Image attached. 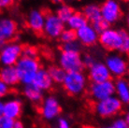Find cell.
<instances>
[{
    "mask_svg": "<svg viewBox=\"0 0 129 128\" xmlns=\"http://www.w3.org/2000/svg\"><path fill=\"white\" fill-rule=\"evenodd\" d=\"M99 43L106 50L127 52L129 51V33L125 30L108 28L99 34Z\"/></svg>",
    "mask_w": 129,
    "mask_h": 128,
    "instance_id": "obj_1",
    "label": "cell"
},
{
    "mask_svg": "<svg viewBox=\"0 0 129 128\" xmlns=\"http://www.w3.org/2000/svg\"><path fill=\"white\" fill-rule=\"evenodd\" d=\"M63 88L71 96H80L85 93L88 87V78L82 71L67 73L63 81Z\"/></svg>",
    "mask_w": 129,
    "mask_h": 128,
    "instance_id": "obj_2",
    "label": "cell"
},
{
    "mask_svg": "<svg viewBox=\"0 0 129 128\" xmlns=\"http://www.w3.org/2000/svg\"><path fill=\"white\" fill-rule=\"evenodd\" d=\"M18 72L20 82L24 85L32 84L38 71L41 68L38 58H26L22 57L15 65Z\"/></svg>",
    "mask_w": 129,
    "mask_h": 128,
    "instance_id": "obj_3",
    "label": "cell"
},
{
    "mask_svg": "<svg viewBox=\"0 0 129 128\" xmlns=\"http://www.w3.org/2000/svg\"><path fill=\"white\" fill-rule=\"evenodd\" d=\"M123 103L115 95L98 102H94V109L97 115L104 119L115 117L123 110Z\"/></svg>",
    "mask_w": 129,
    "mask_h": 128,
    "instance_id": "obj_4",
    "label": "cell"
},
{
    "mask_svg": "<svg viewBox=\"0 0 129 128\" xmlns=\"http://www.w3.org/2000/svg\"><path fill=\"white\" fill-rule=\"evenodd\" d=\"M23 46L18 42H7L0 50V64L2 67H14L22 57Z\"/></svg>",
    "mask_w": 129,
    "mask_h": 128,
    "instance_id": "obj_5",
    "label": "cell"
},
{
    "mask_svg": "<svg viewBox=\"0 0 129 128\" xmlns=\"http://www.w3.org/2000/svg\"><path fill=\"white\" fill-rule=\"evenodd\" d=\"M62 112L61 104L55 95H47L39 105V113L46 121H53L58 119Z\"/></svg>",
    "mask_w": 129,
    "mask_h": 128,
    "instance_id": "obj_6",
    "label": "cell"
},
{
    "mask_svg": "<svg viewBox=\"0 0 129 128\" xmlns=\"http://www.w3.org/2000/svg\"><path fill=\"white\" fill-rule=\"evenodd\" d=\"M59 67H61L67 73L83 71L84 65L80 52L62 51L58 58Z\"/></svg>",
    "mask_w": 129,
    "mask_h": 128,
    "instance_id": "obj_7",
    "label": "cell"
},
{
    "mask_svg": "<svg viewBox=\"0 0 129 128\" xmlns=\"http://www.w3.org/2000/svg\"><path fill=\"white\" fill-rule=\"evenodd\" d=\"M105 65L110 71L111 77L116 79L123 78L128 73V63L125 58L119 53H111L108 55Z\"/></svg>",
    "mask_w": 129,
    "mask_h": 128,
    "instance_id": "obj_8",
    "label": "cell"
},
{
    "mask_svg": "<svg viewBox=\"0 0 129 128\" xmlns=\"http://www.w3.org/2000/svg\"><path fill=\"white\" fill-rule=\"evenodd\" d=\"M89 94L94 102H98L115 95L114 81L110 80L99 83H91L89 86Z\"/></svg>",
    "mask_w": 129,
    "mask_h": 128,
    "instance_id": "obj_9",
    "label": "cell"
},
{
    "mask_svg": "<svg viewBox=\"0 0 129 128\" xmlns=\"http://www.w3.org/2000/svg\"><path fill=\"white\" fill-rule=\"evenodd\" d=\"M101 18L109 24L116 22L121 18L122 9L117 0H105L100 6Z\"/></svg>",
    "mask_w": 129,
    "mask_h": 128,
    "instance_id": "obj_10",
    "label": "cell"
},
{
    "mask_svg": "<svg viewBox=\"0 0 129 128\" xmlns=\"http://www.w3.org/2000/svg\"><path fill=\"white\" fill-rule=\"evenodd\" d=\"M64 30V22L56 14L49 13L46 15L43 32L50 39H58Z\"/></svg>",
    "mask_w": 129,
    "mask_h": 128,
    "instance_id": "obj_11",
    "label": "cell"
},
{
    "mask_svg": "<svg viewBox=\"0 0 129 128\" xmlns=\"http://www.w3.org/2000/svg\"><path fill=\"white\" fill-rule=\"evenodd\" d=\"M88 80L92 83H99L111 80V75L103 62H95L88 68Z\"/></svg>",
    "mask_w": 129,
    "mask_h": 128,
    "instance_id": "obj_12",
    "label": "cell"
},
{
    "mask_svg": "<svg viewBox=\"0 0 129 128\" xmlns=\"http://www.w3.org/2000/svg\"><path fill=\"white\" fill-rule=\"evenodd\" d=\"M77 40L81 44V46H93L98 41L99 34L94 29L92 24L88 23L81 29L76 31Z\"/></svg>",
    "mask_w": 129,
    "mask_h": 128,
    "instance_id": "obj_13",
    "label": "cell"
},
{
    "mask_svg": "<svg viewBox=\"0 0 129 128\" xmlns=\"http://www.w3.org/2000/svg\"><path fill=\"white\" fill-rule=\"evenodd\" d=\"M18 25L14 20L9 17L0 18V39L7 43L10 42L17 34Z\"/></svg>",
    "mask_w": 129,
    "mask_h": 128,
    "instance_id": "obj_14",
    "label": "cell"
},
{
    "mask_svg": "<svg viewBox=\"0 0 129 128\" xmlns=\"http://www.w3.org/2000/svg\"><path fill=\"white\" fill-rule=\"evenodd\" d=\"M23 101L20 98H10L4 102V116L16 121L23 113Z\"/></svg>",
    "mask_w": 129,
    "mask_h": 128,
    "instance_id": "obj_15",
    "label": "cell"
},
{
    "mask_svg": "<svg viewBox=\"0 0 129 128\" xmlns=\"http://www.w3.org/2000/svg\"><path fill=\"white\" fill-rule=\"evenodd\" d=\"M45 18L46 15L41 10L34 9V10H30L27 15V25L34 32H41L43 31Z\"/></svg>",
    "mask_w": 129,
    "mask_h": 128,
    "instance_id": "obj_16",
    "label": "cell"
},
{
    "mask_svg": "<svg viewBox=\"0 0 129 128\" xmlns=\"http://www.w3.org/2000/svg\"><path fill=\"white\" fill-rule=\"evenodd\" d=\"M33 84L41 90L42 92H47L52 89L54 82L52 80L48 70L45 68H40L33 80Z\"/></svg>",
    "mask_w": 129,
    "mask_h": 128,
    "instance_id": "obj_17",
    "label": "cell"
},
{
    "mask_svg": "<svg viewBox=\"0 0 129 128\" xmlns=\"http://www.w3.org/2000/svg\"><path fill=\"white\" fill-rule=\"evenodd\" d=\"M0 80L10 87L16 86L20 83V79L16 67H2L0 68Z\"/></svg>",
    "mask_w": 129,
    "mask_h": 128,
    "instance_id": "obj_18",
    "label": "cell"
},
{
    "mask_svg": "<svg viewBox=\"0 0 129 128\" xmlns=\"http://www.w3.org/2000/svg\"><path fill=\"white\" fill-rule=\"evenodd\" d=\"M115 96L123 103V105H129V81L124 78L117 79L114 81Z\"/></svg>",
    "mask_w": 129,
    "mask_h": 128,
    "instance_id": "obj_19",
    "label": "cell"
},
{
    "mask_svg": "<svg viewBox=\"0 0 129 128\" xmlns=\"http://www.w3.org/2000/svg\"><path fill=\"white\" fill-rule=\"evenodd\" d=\"M23 94L29 102L35 105H40L42 100L44 99V92H42L33 83L23 86Z\"/></svg>",
    "mask_w": 129,
    "mask_h": 128,
    "instance_id": "obj_20",
    "label": "cell"
},
{
    "mask_svg": "<svg viewBox=\"0 0 129 128\" xmlns=\"http://www.w3.org/2000/svg\"><path fill=\"white\" fill-rule=\"evenodd\" d=\"M66 23H67V25L68 26L69 29L77 31L79 29H81V27H83L84 25L88 24L89 22H88V20L85 18V16L82 13L74 12Z\"/></svg>",
    "mask_w": 129,
    "mask_h": 128,
    "instance_id": "obj_21",
    "label": "cell"
},
{
    "mask_svg": "<svg viewBox=\"0 0 129 128\" xmlns=\"http://www.w3.org/2000/svg\"><path fill=\"white\" fill-rule=\"evenodd\" d=\"M85 18L88 20V22H91V23L97 19H99L101 17V10H100V6L97 4L91 3L88 4L83 8V11H82Z\"/></svg>",
    "mask_w": 129,
    "mask_h": 128,
    "instance_id": "obj_22",
    "label": "cell"
},
{
    "mask_svg": "<svg viewBox=\"0 0 129 128\" xmlns=\"http://www.w3.org/2000/svg\"><path fill=\"white\" fill-rule=\"evenodd\" d=\"M50 76L52 78V80H53V82L56 84H62L64 81L67 72L59 66L56 65H52L47 68Z\"/></svg>",
    "mask_w": 129,
    "mask_h": 128,
    "instance_id": "obj_23",
    "label": "cell"
},
{
    "mask_svg": "<svg viewBox=\"0 0 129 128\" xmlns=\"http://www.w3.org/2000/svg\"><path fill=\"white\" fill-rule=\"evenodd\" d=\"M74 12H75L74 10L70 6L62 4V5H60L58 7V9L56 10V13L55 14L57 15V17H58L59 19H61L66 23Z\"/></svg>",
    "mask_w": 129,
    "mask_h": 128,
    "instance_id": "obj_24",
    "label": "cell"
},
{
    "mask_svg": "<svg viewBox=\"0 0 129 128\" xmlns=\"http://www.w3.org/2000/svg\"><path fill=\"white\" fill-rule=\"evenodd\" d=\"M60 40L62 41V43H68V42L74 41V40H77V34H76V31L72 30V29L69 28H64V30L62 32V34L59 37Z\"/></svg>",
    "mask_w": 129,
    "mask_h": 128,
    "instance_id": "obj_25",
    "label": "cell"
},
{
    "mask_svg": "<svg viewBox=\"0 0 129 128\" xmlns=\"http://www.w3.org/2000/svg\"><path fill=\"white\" fill-rule=\"evenodd\" d=\"M63 51H69V52H80L81 50V44L78 40L64 43L62 46Z\"/></svg>",
    "mask_w": 129,
    "mask_h": 128,
    "instance_id": "obj_26",
    "label": "cell"
},
{
    "mask_svg": "<svg viewBox=\"0 0 129 128\" xmlns=\"http://www.w3.org/2000/svg\"><path fill=\"white\" fill-rule=\"evenodd\" d=\"M91 24H92V26L94 27V29L98 33V34H101V33L104 32L105 30H107L108 28H110V24H109L105 20L102 19L101 17H100L99 19H97L96 21L93 22Z\"/></svg>",
    "mask_w": 129,
    "mask_h": 128,
    "instance_id": "obj_27",
    "label": "cell"
},
{
    "mask_svg": "<svg viewBox=\"0 0 129 128\" xmlns=\"http://www.w3.org/2000/svg\"><path fill=\"white\" fill-rule=\"evenodd\" d=\"M22 56L26 58H38V51L33 46H23Z\"/></svg>",
    "mask_w": 129,
    "mask_h": 128,
    "instance_id": "obj_28",
    "label": "cell"
},
{
    "mask_svg": "<svg viewBox=\"0 0 129 128\" xmlns=\"http://www.w3.org/2000/svg\"><path fill=\"white\" fill-rule=\"evenodd\" d=\"M109 127L110 128H129L123 117L116 118L111 123H110V125H109Z\"/></svg>",
    "mask_w": 129,
    "mask_h": 128,
    "instance_id": "obj_29",
    "label": "cell"
},
{
    "mask_svg": "<svg viewBox=\"0 0 129 128\" xmlns=\"http://www.w3.org/2000/svg\"><path fill=\"white\" fill-rule=\"evenodd\" d=\"M14 122V120L3 115L0 117V128H13Z\"/></svg>",
    "mask_w": 129,
    "mask_h": 128,
    "instance_id": "obj_30",
    "label": "cell"
},
{
    "mask_svg": "<svg viewBox=\"0 0 129 128\" xmlns=\"http://www.w3.org/2000/svg\"><path fill=\"white\" fill-rule=\"evenodd\" d=\"M82 62H83V65H84V67H87V68H89V67H91L95 63V59H94V57L93 56V55L91 54H85L82 57Z\"/></svg>",
    "mask_w": 129,
    "mask_h": 128,
    "instance_id": "obj_31",
    "label": "cell"
},
{
    "mask_svg": "<svg viewBox=\"0 0 129 128\" xmlns=\"http://www.w3.org/2000/svg\"><path fill=\"white\" fill-rule=\"evenodd\" d=\"M10 92V88L7 84H5L2 81L0 80V100H2L4 97H6Z\"/></svg>",
    "mask_w": 129,
    "mask_h": 128,
    "instance_id": "obj_32",
    "label": "cell"
},
{
    "mask_svg": "<svg viewBox=\"0 0 129 128\" xmlns=\"http://www.w3.org/2000/svg\"><path fill=\"white\" fill-rule=\"evenodd\" d=\"M57 128H71V124L67 118L59 117L57 119Z\"/></svg>",
    "mask_w": 129,
    "mask_h": 128,
    "instance_id": "obj_33",
    "label": "cell"
},
{
    "mask_svg": "<svg viewBox=\"0 0 129 128\" xmlns=\"http://www.w3.org/2000/svg\"><path fill=\"white\" fill-rule=\"evenodd\" d=\"M14 3V0H0V10H5L11 7Z\"/></svg>",
    "mask_w": 129,
    "mask_h": 128,
    "instance_id": "obj_34",
    "label": "cell"
},
{
    "mask_svg": "<svg viewBox=\"0 0 129 128\" xmlns=\"http://www.w3.org/2000/svg\"><path fill=\"white\" fill-rule=\"evenodd\" d=\"M13 128H25V127H24V124H23V122H22V121H20V120H16V121L14 122Z\"/></svg>",
    "mask_w": 129,
    "mask_h": 128,
    "instance_id": "obj_35",
    "label": "cell"
},
{
    "mask_svg": "<svg viewBox=\"0 0 129 128\" xmlns=\"http://www.w3.org/2000/svg\"><path fill=\"white\" fill-rule=\"evenodd\" d=\"M4 115V101L0 100V117Z\"/></svg>",
    "mask_w": 129,
    "mask_h": 128,
    "instance_id": "obj_36",
    "label": "cell"
},
{
    "mask_svg": "<svg viewBox=\"0 0 129 128\" xmlns=\"http://www.w3.org/2000/svg\"><path fill=\"white\" fill-rule=\"evenodd\" d=\"M124 120H125V122H126V123H127V125H128V127H129V111H127L124 114Z\"/></svg>",
    "mask_w": 129,
    "mask_h": 128,
    "instance_id": "obj_37",
    "label": "cell"
},
{
    "mask_svg": "<svg viewBox=\"0 0 129 128\" xmlns=\"http://www.w3.org/2000/svg\"><path fill=\"white\" fill-rule=\"evenodd\" d=\"M5 44H6V42L3 41V40H1V39H0V50H1V49L3 48L4 45H5Z\"/></svg>",
    "mask_w": 129,
    "mask_h": 128,
    "instance_id": "obj_38",
    "label": "cell"
},
{
    "mask_svg": "<svg viewBox=\"0 0 129 128\" xmlns=\"http://www.w3.org/2000/svg\"><path fill=\"white\" fill-rule=\"evenodd\" d=\"M52 1L55 4H59V3H61V2H63V0H52Z\"/></svg>",
    "mask_w": 129,
    "mask_h": 128,
    "instance_id": "obj_39",
    "label": "cell"
},
{
    "mask_svg": "<svg viewBox=\"0 0 129 128\" xmlns=\"http://www.w3.org/2000/svg\"><path fill=\"white\" fill-rule=\"evenodd\" d=\"M126 23H127V25L129 26V12L127 13V15H126Z\"/></svg>",
    "mask_w": 129,
    "mask_h": 128,
    "instance_id": "obj_40",
    "label": "cell"
},
{
    "mask_svg": "<svg viewBox=\"0 0 129 128\" xmlns=\"http://www.w3.org/2000/svg\"><path fill=\"white\" fill-rule=\"evenodd\" d=\"M99 128H110L109 126H102V127H99Z\"/></svg>",
    "mask_w": 129,
    "mask_h": 128,
    "instance_id": "obj_41",
    "label": "cell"
},
{
    "mask_svg": "<svg viewBox=\"0 0 129 128\" xmlns=\"http://www.w3.org/2000/svg\"><path fill=\"white\" fill-rule=\"evenodd\" d=\"M127 53H128V56H129V51H127Z\"/></svg>",
    "mask_w": 129,
    "mask_h": 128,
    "instance_id": "obj_42",
    "label": "cell"
},
{
    "mask_svg": "<svg viewBox=\"0 0 129 128\" xmlns=\"http://www.w3.org/2000/svg\"><path fill=\"white\" fill-rule=\"evenodd\" d=\"M128 81H129V75H128Z\"/></svg>",
    "mask_w": 129,
    "mask_h": 128,
    "instance_id": "obj_43",
    "label": "cell"
}]
</instances>
